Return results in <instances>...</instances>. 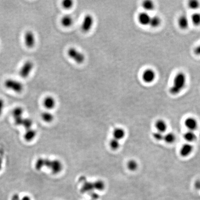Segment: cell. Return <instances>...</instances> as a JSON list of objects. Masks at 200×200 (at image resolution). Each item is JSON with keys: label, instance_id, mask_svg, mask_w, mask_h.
Segmentation results:
<instances>
[{"label": "cell", "instance_id": "obj_39", "mask_svg": "<svg viewBox=\"0 0 200 200\" xmlns=\"http://www.w3.org/2000/svg\"><path fill=\"white\" fill-rule=\"evenodd\" d=\"M2 160L1 158H0V171L2 170Z\"/></svg>", "mask_w": 200, "mask_h": 200}, {"label": "cell", "instance_id": "obj_3", "mask_svg": "<svg viewBox=\"0 0 200 200\" xmlns=\"http://www.w3.org/2000/svg\"><path fill=\"white\" fill-rule=\"evenodd\" d=\"M4 85L6 88L16 93H21L23 90V84L16 80L12 79L6 80L4 82Z\"/></svg>", "mask_w": 200, "mask_h": 200}, {"label": "cell", "instance_id": "obj_13", "mask_svg": "<svg viewBox=\"0 0 200 200\" xmlns=\"http://www.w3.org/2000/svg\"><path fill=\"white\" fill-rule=\"evenodd\" d=\"M43 104L46 109L51 110L56 105V101L52 96H47L44 99Z\"/></svg>", "mask_w": 200, "mask_h": 200}, {"label": "cell", "instance_id": "obj_40", "mask_svg": "<svg viewBox=\"0 0 200 200\" xmlns=\"http://www.w3.org/2000/svg\"><path fill=\"white\" fill-rule=\"evenodd\" d=\"M93 200V199H90V200Z\"/></svg>", "mask_w": 200, "mask_h": 200}, {"label": "cell", "instance_id": "obj_8", "mask_svg": "<svg viewBox=\"0 0 200 200\" xmlns=\"http://www.w3.org/2000/svg\"><path fill=\"white\" fill-rule=\"evenodd\" d=\"M24 42L26 46L29 48L33 47L36 44L35 34L32 31H27L25 33Z\"/></svg>", "mask_w": 200, "mask_h": 200}, {"label": "cell", "instance_id": "obj_22", "mask_svg": "<svg viewBox=\"0 0 200 200\" xmlns=\"http://www.w3.org/2000/svg\"><path fill=\"white\" fill-rule=\"evenodd\" d=\"M24 109L20 106L16 107L12 111V114L14 117V120L23 117L24 113Z\"/></svg>", "mask_w": 200, "mask_h": 200}, {"label": "cell", "instance_id": "obj_4", "mask_svg": "<svg viewBox=\"0 0 200 200\" xmlns=\"http://www.w3.org/2000/svg\"><path fill=\"white\" fill-rule=\"evenodd\" d=\"M67 53L68 56L77 64H82L85 61V55L75 48H70Z\"/></svg>", "mask_w": 200, "mask_h": 200}, {"label": "cell", "instance_id": "obj_5", "mask_svg": "<svg viewBox=\"0 0 200 200\" xmlns=\"http://www.w3.org/2000/svg\"><path fill=\"white\" fill-rule=\"evenodd\" d=\"M34 67V64L30 60L26 61L20 68L19 75L23 79H26L31 74Z\"/></svg>", "mask_w": 200, "mask_h": 200}, {"label": "cell", "instance_id": "obj_18", "mask_svg": "<svg viewBox=\"0 0 200 200\" xmlns=\"http://www.w3.org/2000/svg\"><path fill=\"white\" fill-rule=\"evenodd\" d=\"M36 136H37L36 131L31 128L26 130V131L24 135V138L27 142H31L35 138Z\"/></svg>", "mask_w": 200, "mask_h": 200}, {"label": "cell", "instance_id": "obj_20", "mask_svg": "<svg viewBox=\"0 0 200 200\" xmlns=\"http://www.w3.org/2000/svg\"><path fill=\"white\" fill-rule=\"evenodd\" d=\"M42 120L46 123H51L54 119L53 114L49 111L44 112L41 115Z\"/></svg>", "mask_w": 200, "mask_h": 200}, {"label": "cell", "instance_id": "obj_31", "mask_svg": "<svg viewBox=\"0 0 200 200\" xmlns=\"http://www.w3.org/2000/svg\"><path fill=\"white\" fill-rule=\"evenodd\" d=\"M33 122L32 119L30 118H24L22 126L26 130L32 128V126L33 125Z\"/></svg>", "mask_w": 200, "mask_h": 200}, {"label": "cell", "instance_id": "obj_16", "mask_svg": "<svg viewBox=\"0 0 200 200\" xmlns=\"http://www.w3.org/2000/svg\"><path fill=\"white\" fill-rule=\"evenodd\" d=\"M113 138L120 141L125 138L126 136V132L122 128H116L113 132Z\"/></svg>", "mask_w": 200, "mask_h": 200}, {"label": "cell", "instance_id": "obj_29", "mask_svg": "<svg viewBox=\"0 0 200 200\" xmlns=\"http://www.w3.org/2000/svg\"><path fill=\"white\" fill-rule=\"evenodd\" d=\"M96 191H101L104 190L106 187V184L104 181L102 180H97L95 181Z\"/></svg>", "mask_w": 200, "mask_h": 200}, {"label": "cell", "instance_id": "obj_35", "mask_svg": "<svg viewBox=\"0 0 200 200\" xmlns=\"http://www.w3.org/2000/svg\"><path fill=\"white\" fill-rule=\"evenodd\" d=\"M193 52L195 55L197 56H200V44L196 46L193 50Z\"/></svg>", "mask_w": 200, "mask_h": 200}, {"label": "cell", "instance_id": "obj_14", "mask_svg": "<svg viewBox=\"0 0 200 200\" xmlns=\"http://www.w3.org/2000/svg\"><path fill=\"white\" fill-rule=\"evenodd\" d=\"M178 25L182 30H186L189 27L190 20L186 15H182L178 19Z\"/></svg>", "mask_w": 200, "mask_h": 200}, {"label": "cell", "instance_id": "obj_17", "mask_svg": "<svg viewBox=\"0 0 200 200\" xmlns=\"http://www.w3.org/2000/svg\"><path fill=\"white\" fill-rule=\"evenodd\" d=\"M184 140L187 143H191L196 141L197 139V136L195 132L191 131H188L184 133L183 135Z\"/></svg>", "mask_w": 200, "mask_h": 200}, {"label": "cell", "instance_id": "obj_30", "mask_svg": "<svg viewBox=\"0 0 200 200\" xmlns=\"http://www.w3.org/2000/svg\"><path fill=\"white\" fill-rule=\"evenodd\" d=\"M44 167V158H40L37 159L35 163V168L36 170H40Z\"/></svg>", "mask_w": 200, "mask_h": 200}, {"label": "cell", "instance_id": "obj_6", "mask_svg": "<svg viewBox=\"0 0 200 200\" xmlns=\"http://www.w3.org/2000/svg\"><path fill=\"white\" fill-rule=\"evenodd\" d=\"M156 73L151 68L146 69L142 75V79L144 82L146 83H152L156 79Z\"/></svg>", "mask_w": 200, "mask_h": 200}, {"label": "cell", "instance_id": "obj_11", "mask_svg": "<svg viewBox=\"0 0 200 200\" xmlns=\"http://www.w3.org/2000/svg\"><path fill=\"white\" fill-rule=\"evenodd\" d=\"M96 191L95 182L85 181L81 188V193H91Z\"/></svg>", "mask_w": 200, "mask_h": 200}, {"label": "cell", "instance_id": "obj_36", "mask_svg": "<svg viewBox=\"0 0 200 200\" xmlns=\"http://www.w3.org/2000/svg\"><path fill=\"white\" fill-rule=\"evenodd\" d=\"M194 187L196 190L200 191V180H197L195 182Z\"/></svg>", "mask_w": 200, "mask_h": 200}, {"label": "cell", "instance_id": "obj_27", "mask_svg": "<svg viewBox=\"0 0 200 200\" xmlns=\"http://www.w3.org/2000/svg\"><path fill=\"white\" fill-rule=\"evenodd\" d=\"M188 6L191 9L196 10L200 8V2L197 0H191L188 3Z\"/></svg>", "mask_w": 200, "mask_h": 200}, {"label": "cell", "instance_id": "obj_2", "mask_svg": "<svg viewBox=\"0 0 200 200\" xmlns=\"http://www.w3.org/2000/svg\"><path fill=\"white\" fill-rule=\"evenodd\" d=\"M44 167H47L54 174H59L63 169V164L59 160H50L44 158Z\"/></svg>", "mask_w": 200, "mask_h": 200}, {"label": "cell", "instance_id": "obj_21", "mask_svg": "<svg viewBox=\"0 0 200 200\" xmlns=\"http://www.w3.org/2000/svg\"><path fill=\"white\" fill-rule=\"evenodd\" d=\"M176 140V136L175 133L172 132H168L164 135L163 141L168 144H172L175 142Z\"/></svg>", "mask_w": 200, "mask_h": 200}, {"label": "cell", "instance_id": "obj_33", "mask_svg": "<svg viewBox=\"0 0 200 200\" xmlns=\"http://www.w3.org/2000/svg\"><path fill=\"white\" fill-rule=\"evenodd\" d=\"M62 6L64 9H69L73 6V2L72 0H65L62 2Z\"/></svg>", "mask_w": 200, "mask_h": 200}, {"label": "cell", "instance_id": "obj_26", "mask_svg": "<svg viewBox=\"0 0 200 200\" xmlns=\"http://www.w3.org/2000/svg\"><path fill=\"white\" fill-rule=\"evenodd\" d=\"M138 163L135 160H129L127 163V167L130 171H135L138 168Z\"/></svg>", "mask_w": 200, "mask_h": 200}, {"label": "cell", "instance_id": "obj_32", "mask_svg": "<svg viewBox=\"0 0 200 200\" xmlns=\"http://www.w3.org/2000/svg\"><path fill=\"white\" fill-rule=\"evenodd\" d=\"M153 136L156 140L161 141L163 140L164 135H163V133H161V132L156 131L153 133Z\"/></svg>", "mask_w": 200, "mask_h": 200}, {"label": "cell", "instance_id": "obj_1", "mask_svg": "<svg viewBox=\"0 0 200 200\" xmlns=\"http://www.w3.org/2000/svg\"><path fill=\"white\" fill-rule=\"evenodd\" d=\"M187 77L183 72L177 73L173 79V82L169 89V93L173 96L180 94L186 85Z\"/></svg>", "mask_w": 200, "mask_h": 200}, {"label": "cell", "instance_id": "obj_9", "mask_svg": "<svg viewBox=\"0 0 200 200\" xmlns=\"http://www.w3.org/2000/svg\"><path fill=\"white\" fill-rule=\"evenodd\" d=\"M184 124L188 131L195 132L198 128V121L193 117H187L184 121Z\"/></svg>", "mask_w": 200, "mask_h": 200}, {"label": "cell", "instance_id": "obj_38", "mask_svg": "<svg viewBox=\"0 0 200 200\" xmlns=\"http://www.w3.org/2000/svg\"><path fill=\"white\" fill-rule=\"evenodd\" d=\"M21 200H32L30 196L28 195H25L21 198Z\"/></svg>", "mask_w": 200, "mask_h": 200}, {"label": "cell", "instance_id": "obj_15", "mask_svg": "<svg viewBox=\"0 0 200 200\" xmlns=\"http://www.w3.org/2000/svg\"><path fill=\"white\" fill-rule=\"evenodd\" d=\"M155 128L157 131L164 133L167 129L168 125L167 122L163 119H160L157 120L155 122Z\"/></svg>", "mask_w": 200, "mask_h": 200}, {"label": "cell", "instance_id": "obj_10", "mask_svg": "<svg viewBox=\"0 0 200 200\" xmlns=\"http://www.w3.org/2000/svg\"><path fill=\"white\" fill-rule=\"evenodd\" d=\"M194 146L191 143H186L183 144L179 150L181 157H187L193 152Z\"/></svg>", "mask_w": 200, "mask_h": 200}, {"label": "cell", "instance_id": "obj_19", "mask_svg": "<svg viewBox=\"0 0 200 200\" xmlns=\"http://www.w3.org/2000/svg\"><path fill=\"white\" fill-rule=\"evenodd\" d=\"M162 24V19L159 16H151L149 26L153 28H157L160 26Z\"/></svg>", "mask_w": 200, "mask_h": 200}, {"label": "cell", "instance_id": "obj_28", "mask_svg": "<svg viewBox=\"0 0 200 200\" xmlns=\"http://www.w3.org/2000/svg\"><path fill=\"white\" fill-rule=\"evenodd\" d=\"M120 146H121L120 141L115 139L113 138L109 142V146L112 150L115 151L118 150L120 148Z\"/></svg>", "mask_w": 200, "mask_h": 200}, {"label": "cell", "instance_id": "obj_12", "mask_svg": "<svg viewBox=\"0 0 200 200\" xmlns=\"http://www.w3.org/2000/svg\"><path fill=\"white\" fill-rule=\"evenodd\" d=\"M151 18V16L146 11L139 13L138 17V19L139 24L144 26L149 25Z\"/></svg>", "mask_w": 200, "mask_h": 200}, {"label": "cell", "instance_id": "obj_25", "mask_svg": "<svg viewBox=\"0 0 200 200\" xmlns=\"http://www.w3.org/2000/svg\"><path fill=\"white\" fill-rule=\"evenodd\" d=\"M191 20L192 23L196 26H200V13L195 12L191 16Z\"/></svg>", "mask_w": 200, "mask_h": 200}, {"label": "cell", "instance_id": "obj_34", "mask_svg": "<svg viewBox=\"0 0 200 200\" xmlns=\"http://www.w3.org/2000/svg\"><path fill=\"white\" fill-rule=\"evenodd\" d=\"M5 107V102L4 100L2 98H0V116L3 113V110Z\"/></svg>", "mask_w": 200, "mask_h": 200}, {"label": "cell", "instance_id": "obj_37", "mask_svg": "<svg viewBox=\"0 0 200 200\" xmlns=\"http://www.w3.org/2000/svg\"><path fill=\"white\" fill-rule=\"evenodd\" d=\"M11 200H21V199L20 198L19 195L18 194H15L12 196Z\"/></svg>", "mask_w": 200, "mask_h": 200}, {"label": "cell", "instance_id": "obj_24", "mask_svg": "<svg viewBox=\"0 0 200 200\" xmlns=\"http://www.w3.org/2000/svg\"><path fill=\"white\" fill-rule=\"evenodd\" d=\"M142 5L143 9L145 10L146 12L152 11L155 8V5L153 2L150 0H146L143 2Z\"/></svg>", "mask_w": 200, "mask_h": 200}, {"label": "cell", "instance_id": "obj_7", "mask_svg": "<svg viewBox=\"0 0 200 200\" xmlns=\"http://www.w3.org/2000/svg\"><path fill=\"white\" fill-rule=\"evenodd\" d=\"M94 19L90 14L86 15L84 16L82 24L81 29L84 33H87L91 30L94 25Z\"/></svg>", "mask_w": 200, "mask_h": 200}, {"label": "cell", "instance_id": "obj_23", "mask_svg": "<svg viewBox=\"0 0 200 200\" xmlns=\"http://www.w3.org/2000/svg\"><path fill=\"white\" fill-rule=\"evenodd\" d=\"M73 23V19L70 15H65L61 19V24L66 27L71 26Z\"/></svg>", "mask_w": 200, "mask_h": 200}]
</instances>
